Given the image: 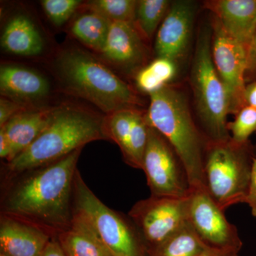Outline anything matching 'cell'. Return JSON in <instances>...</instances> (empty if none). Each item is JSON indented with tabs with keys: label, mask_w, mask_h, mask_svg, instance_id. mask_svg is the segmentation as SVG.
<instances>
[{
	"label": "cell",
	"mask_w": 256,
	"mask_h": 256,
	"mask_svg": "<svg viewBox=\"0 0 256 256\" xmlns=\"http://www.w3.org/2000/svg\"><path fill=\"white\" fill-rule=\"evenodd\" d=\"M82 150L4 178L1 214L34 224L55 237L68 228L73 214L74 178Z\"/></svg>",
	"instance_id": "6da1fadb"
},
{
	"label": "cell",
	"mask_w": 256,
	"mask_h": 256,
	"mask_svg": "<svg viewBox=\"0 0 256 256\" xmlns=\"http://www.w3.org/2000/svg\"><path fill=\"white\" fill-rule=\"evenodd\" d=\"M108 140L105 118L74 106L56 107L36 140L5 165L4 180L57 161L88 143Z\"/></svg>",
	"instance_id": "7a4b0ae2"
},
{
	"label": "cell",
	"mask_w": 256,
	"mask_h": 256,
	"mask_svg": "<svg viewBox=\"0 0 256 256\" xmlns=\"http://www.w3.org/2000/svg\"><path fill=\"white\" fill-rule=\"evenodd\" d=\"M146 124L169 142L188 172L192 188H204V158L208 140L194 121L188 100L166 85L150 94Z\"/></svg>",
	"instance_id": "3957f363"
},
{
	"label": "cell",
	"mask_w": 256,
	"mask_h": 256,
	"mask_svg": "<svg viewBox=\"0 0 256 256\" xmlns=\"http://www.w3.org/2000/svg\"><path fill=\"white\" fill-rule=\"evenodd\" d=\"M64 88L108 114L136 109L140 104L134 90L90 54L80 48L64 50L56 60Z\"/></svg>",
	"instance_id": "277c9868"
},
{
	"label": "cell",
	"mask_w": 256,
	"mask_h": 256,
	"mask_svg": "<svg viewBox=\"0 0 256 256\" xmlns=\"http://www.w3.org/2000/svg\"><path fill=\"white\" fill-rule=\"evenodd\" d=\"M212 30L202 28L192 64V86L204 136L208 142H224L230 139L227 121L230 102L212 60Z\"/></svg>",
	"instance_id": "5b68a950"
},
{
	"label": "cell",
	"mask_w": 256,
	"mask_h": 256,
	"mask_svg": "<svg viewBox=\"0 0 256 256\" xmlns=\"http://www.w3.org/2000/svg\"><path fill=\"white\" fill-rule=\"evenodd\" d=\"M252 152L249 143L240 146L230 139L208 142L204 158V188L222 210L245 204L256 158Z\"/></svg>",
	"instance_id": "8992f818"
},
{
	"label": "cell",
	"mask_w": 256,
	"mask_h": 256,
	"mask_svg": "<svg viewBox=\"0 0 256 256\" xmlns=\"http://www.w3.org/2000/svg\"><path fill=\"white\" fill-rule=\"evenodd\" d=\"M73 210L90 224L112 256H148L132 220L101 202L78 170L74 178Z\"/></svg>",
	"instance_id": "52a82bcc"
},
{
	"label": "cell",
	"mask_w": 256,
	"mask_h": 256,
	"mask_svg": "<svg viewBox=\"0 0 256 256\" xmlns=\"http://www.w3.org/2000/svg\"><path fill=\"white\" fill-rule=\"evenodd\" d=\"M142 170L151 196L185 198L191 193L188 172L181 160L163 136L150 126Z\"/></svg>",
	"instance_id": "ba28073f"
},
{
	"label": "cell",
	"mask_w": 256,
	"mask_h": 256,
	"mask_svg": "<svg viewBox=\"0 0 256 256\" xmlns=\"http://www.w3.org/2000/svg\"><path fill=\"white\" fill-rule=\"evenodd\" d=\"M128 216L148 252L188 223V196H150L134 204Z\"/></svg>",
	"instance_id": "9c48e42d"
},
{
	"label": "cell",
	"mask_w": 256,
	"mask_h": 256,
	"mask_svg": "<svg viewBox=\"0 0 256 256\" xmlns=\"http://www.w3.org/2000/svg\"><path fill=\"white\" fill-rule=\"evenodd\" d=\"M206 188H192L188 196V222L206 246L240 250L238 229L230 223Z\"/></svg>",
	"instance_id": "30bf717a"
},
{
	"label": "cell",
	"mask_w": 256,
	"mask_h": 256,
	"mask_svg": "<svg viewBox=\"0 0 256 256\" xmlns=\"http://www.w3.org/2000/svg\"><path fill=\"white\" fill-rule=\"evenodd\" d=\"M212 55L216 70L228 94L230 114H236L246 106L248 50L229 36L216 20L212 30Z\"/></svg>",
	"instance_id": "8fae6325"
},
{
	"label": "cell",
	"mask_w": 256,
	"mask_h": 256,
	"mask_svg": "<svg viewBox=\"0 0 256 256\" xmlns=\"http://www.w3.org/2000/svg\"><path fill=\"white\" fill-rule=\"evenodd\" d=\"M196 4L188 0L172 2L160 25L156 41L158 57L176 62L188 50L196 14Z\"/></svg>",
	"instance_id": "7c38bea8"
},
{
	"label": "cell",
	"mask_w": 256,
	"mask_h": 256,
	"mask_svg": "<svg viewBox=\"0 0 256 256\" xmlns=\"http://www.w3.org/2000/svg\"><path fill=\"white\" fill-rule=\"evenodd\" d=\"M52 234L11 216L0 215V249L6 256H40Z\"/></svg>",
	"instance_id": "4fadbf2b"
},
{
	"label": "cell",
	"mask_w": 256,
	"mask_h": 256,
	"mask_svg": "<svg viewBox=\"0 0 256 256\" xmlns=\"http://www.w3.org/2000/svg\"><path fill=\"white\" fill-rule=\"evenodd\" d=\"M207 4L224 31L248 50L256 32V0H217Z\"/></svg>",
	"instance_id": "5bb4252c"
},
{
	"label": "cell",
	"mask_w": 256,
	"mask_h": 256,
	"mask_svg": "<svg viewBox=\"0 0 256 256\" xmlns=\"http://www.w3.org/2000/svg\"><path fill=\"white\" fill-rule=\"evenodd\" d=\"M101 54L110 63L126 70L140 65L146 57V50L134 24L112 22Z\"/></svg>",
	"instance_id": "9a60e30c"
},
{
	"label": "cell",
	"mask_w": 256,
	"mask_h": 256,
	"mask_svg": "<svg viewBox=\"0 0 256 256\" xmlns=\"http://www.w3.org/2000/svg\"><path fill=\"white\" fill-rule=\"evenodd\" d=\"M56 108L30 109L18 112L0 127L10 143L9 162L28 149L50 124Z\"/></svg>",
	"instance_id": "2e32d148"
},
{
	"label": "cell",
	"mask_w": 256,
	"mask_h": 256,
	"mask_svg": "<svg viewBox=\"0 0 256 256\" xmlns=\"http://www.w3.org/2000/svg\"><path fill=\"white\" fill-rule=\"evenodd\" d=\"M50 90L46 78L34 70L14 64L1 66L0 92L3 97L23 105L44 98Z\"/></svg>",
	"instance_id": "e0dca14e"
},
{
	"label": "cell",
	"mask_w": 256,
	"mask_h": 256,
	"mask_svg": "<svg viewBox=\"0 0 256 256\" xmlns=\"http://www.w3.org/2000/svg\"><path fill=\"white\" fill-rule=\"evenodd\" d=\"M56 238L67 256H112L90 224L74 210L70 225Z\"/></svg>",
	"instance_id": "ac0fdd59"
},
{
	"label": "cell",
	"mask_w": 256,
	"mask_h": 256,
	"mask_svg": "<svg viewBox=\"0 0 256 256\" xmlns=\"http://www.w3.org/2000/svg\"><path fill=\"white\" fill-rule=\"evenodd\" d=\"M3 48L12 54L33 56L42 53L44 41L33 22L18 14L9 20L1 38Z\"/></svg>",
	"instance_id": "d6986e66"
},
{
	"label": "cell",
	"mask_w": 256,
	"mask_h": 256,
	"mask_svg": "<svg viewBox=\"0 0 256 256\" xmlns=\"http://www.w3.org/2000/svg\"><path fill=\"white\" fill-rule=\"evenodd\" d=\"M112 22L102 15L88 10L76 18L70 32L86 46L102 53Z\"/></svg>",
	"instance_id": "ffe728a7"
},
{
	"label": "cell",
	"mask_w": 256,
	"mask_h": 256,
	"mask_svg": "<svg viewBox=\"0 0 256 256\" xmlns=\"http://www.w3.org/2000/svg\"><path fill=\"white\" fill-rule=\"evenodd\" d=\"M206 247L188 223L146 254L148 256H198Z\"/></svg>",
	"instance_id": "44dd1931"
},
{
	"label": "cell",
	"mask_w": 256,
	"mask_h": 256,
	"mask_svg": "<svg viewBox=\"0 0 256 256\" xmlns=\"http://www.w3.org/2000/svg\"><path fill=\"white\" fill-rule=\"evenodd\" d=\"M170 5L171 2L168 0L138 1L134 25L144 38L150 40L153 36L168 14Z\"/></svg>",
	"instance_id": "7402d4cb"
},
{
	"label": "cell",
	"mask_w": 256,
	"mask_h": 256,
	"mask_svg": "<svg viewBox=\"0 0 256 256\" xmlns=\"http://www.w3.org/2000/svg\"><path fill=\"white\" fill-rule=\"evenodd\" d=\"M138 1L134 0H95L86 8L112 22L134 24Z\"/></svg>",
	"instance_id": "603a6c76"
},
{
	"label": "cell",
	"mask_w": 256,
	"mask_h": 256,
	"mask_svg": "<svg viewBox=\"0 0 256 256\" xmlns=\"http://www.w3.org/2000/svg\"><path fill=\"white\" fill-rule=\"evenodd\" d=\"M228 130L232 142L240 146L248 144L250 136L256 132V109L244 106L234 121L228 122Z\"/></svg>",
	"instance_id": "cb8c5ba5"
},
{
	"label": "cell",
	"mask_w": 256,
	"mask_h": 256,
	"mask_svg": "<svg viewBox=\"0 0 256 256\" xmlns=\"http://www.w3.org/2000/svg\"><path fill=\"white\" fill-rule=\"evenodd\" d=\"M82 2L80 0H44L42 5L48 20L60 26L72 18Z\"/></svg>",
	"instance_id": "d4e9b609"
},
{
	"label": "cell",
	"mask_w": 256,
	"mask_h": 256,
	"mask_svg": "<svg viewBox=\"0 0 256 256\" xmlns=\"http://www.w3.org/2000/svg\"><path fill=\"white\" fill-rule=\"evenodd\" d=\"M148 66L164 85H168L166 84L176 75V64L168 58L158 57Z\"/></svg>",
	"instance_id": "484cf974"
},
{
	"label": "cell",
	"mask_w": 256,
	"mask_h": 256,
	"mask_svg": "<svg viewBox=\"0 0 256 256\" xmlns=\"http://www.w3.org/2000/svg\"><path fill=\"white\" fill-rule=\"evenodd\" d=\"M136 80L138 87L143 92L149 94H152L166 86L153 73L148 66L138 72Z\"/></svg>",
	"instance_id": "4316f807"
},
{
	"label": "cell",
	"mask_w": 256,
	"mask_h": 256,
	"mask_svg": "<svg viewBox=\"0 0 256 256\" xmlns=\"http://www.w3.org/2000/svg\"><path fill=\"white\" fill-rule=\"evenodd\" d=\"M26 108L20 104L6 98H2L0 100V127L4 126L15 114L26 110Z\"/></svg>",
	"instance_id": "83f0119b"
},
{
	"label": "cell",
	"mask_w": 256,
	"mask_h": 256,
	"mask_svg": "<svg viewBox=\"0 0 256 256\" xmlns=\"http://www.w3.org/2000/svg\"><path fill=\"white\" fill-rule=\"evenodd\" d=\"M245 204L248 205L252 215L256 218V156L252 162V178Z\"/></svg>",
	"instance_id": "f1b7e54d"
},
{
	"label": "cell",
	"mask_w": 256,
	"mask_h": 256,
	"mask_svg": "<svg viewBox=\"0 0 256 256\" xmlns=\"http://www.w3.org/2000/svg\"><path fill=\"white\" fill-rule=\"evenodd\" d=\"M248 67L246 79L250 77L256 80V32L248 48Z\"/></svg>",
	"instance_id": "f546056e"
},
{
	"label": "cell",
	"mask_w": 256,
	"mask_h": 256,
	"mask_svg": "<svg viewBox=\"0 0 256 256\" xmlns=\"http://www.w3.org/2000/svg\"><path fill=\"white\" fill-rule=\"evenodd\" d=\"M240 250L232 248H216L207 246L198 256H238Z\"/></svg>",
	"instance_id": "4dcf8cb0"
},
{
	"label": "cell",
	"mask_w": 256,
	"mask_h": 256,
	"mask_svg": "<svg viewBox=\"0 0 256 256\" xmlns=\"http://www.w3.org/2000/svg\"><path fill=\"white\" fill-rule=\"evenodd\" d=\"M40 256H67L63 248L57 240L56 237H54L48 242L44 250H43Z\"/></svg>",
	"instance_id": "1f68e13d"
},
{
	"label": "cell",
	"mask_w": 256,
	"mask_h": 256,
	"mask_svg": "<svg viewBox=\"0 0 256 256\" xmlns=\"http://www.w3.org/2000/svg\"><path fill=\"white\" fill-rule=\"evenodd\" d=\"M244 102L246 106L256 109V80L248 84L244 92Z\"/></svg>",
	"instance_id": "d6a6232c"
},
{
	"label": "cell",
	"mask_w": 256,
	"mask_h": 256,
	"mask_svg": "<svg viewBox=\"0 0 256 256\" xmlns=\"http://www.w3.org/2000/svg\"><path fill=\"white\" fill-rule=\"evenodd\" d=\"M0 256H5L4 255V254H0Z\"/></svg>",
	"instance_id": "836d02e7"
}]
</instances>
